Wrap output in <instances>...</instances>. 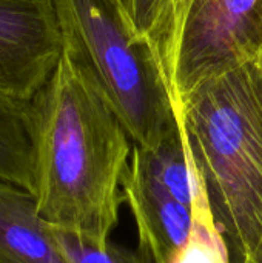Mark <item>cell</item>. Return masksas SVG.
<instances>
[{
  "label": "cell",
  "mask_w": 262,
  "mask_h": 263,
  "mask_svg": "<svg viewBox=\"0 0 262 263\" xmlns=\"http://www.w3.org/2000/svg\"><path fill=\"white\" fill-rule=\"evenodd\" d=\"M120 2L136 32L150 39L158 48L165 28L171 0H120Z\"/></svg>",
  "instance_id": "30bf717a"
},
{
  "label": "cell",
  "mask_w": 262,
  "mask_h": 263,
  "mask_svg": "<svg viewBox=\"0 0 262 263\" xmlns=\"http://www.w3.org/2000/svg\"><path fill=\"white\" fill-rule=\"evenodd\" d=\"M63 52L91 80L134 145L154 148L176 125L156 45L136 32L120 0H53Z\"/></svg>",
  "instance_id": "3957f363"
},
{
  "label": "cell",
  "mask_w": 262,
  "mask_h": 263,
  "mask_svg": "<svg viewBox=\"0 0 262 263\" xmlns=\"http://www.w3.org/2000/svg\"><path fill=\"white\" fill-rule=\"evenodd\" d=\"M63 54L53 0H0V94L34 100Z\"/></svg>",
  "instance_id": "8992f818"
},
{
  "label": "cell",
  "mask_w": 262,
  "mask_h": 263,
  "mask_svg": "<svg viewBox=\"0 0 262 263\" xmlns=\"http://www.w3.org/2000/svg\"><path fill=\"white\" fill-rule=\"evenodd\" d=\"M158 51L178 105L202 82L262 59V0H171Z\"/></svg>",
  "instance_id": "5b68a950"
},
{
  "label": "cell",
  "mask_w": 262,
  "mask_h": 263,
  "mask_svg": "<svg viewBox=\"0 0 262 263\" xmlns=\"http://www.w3.org/2000/svg\"><path fill=\"white\" fill-rule=\"evenodd\" d=\"M56 236L66 263H151L141 250L133 251L111 240L99 243L59 228H56Z\"/></svg>",
  "instance_id": "9c48e42d"
},
{
  "label": "cell",
  "mask_w": 262,
  "mask_h": 263,
  "mask_svg": "<svg viewBox=\"0 0 262 263\" xmlns=\"http://www.w3.org/2000/svg\"><path fill=\"white\" fill-rule=\"evenodd\" d=\"M176 106L233 263H262V59L198 85Z\"/></svg>",
  "instance_id": "7a4b0ae2"
},
{
  "label": "cell",
  "mask_w": 262,
  "mask_h": 263,
  "mask_svg": "<svg viewBox=\"0 0 262 263\" xmlns=\"http://www.w3.org/2000/svg\"><path fill=\"white\" fill-rule=\"evenodd\" d=\"M32 194L49 225L107 243L119 223L133 145L82 69L63 52L36 97Z\"/></svg>",
  "instance_id": "6da1fadb"
},
{
  "label": "cell",
  "mask_w": 262,
  "mask_h": 263,
  "mask_svg": "<svg viewBox=\"0 0 262 263\" xmlns=\"http://www.w3.org/2000/svg\"><path fill=\"white\" fill-rule=\"evenodd\" d=\"M37 108L0 94V179L32 193Z\"/></svg>",
  "instance_id": "ba28073f"
},
{
  "label": "cell",
  "mask_w": 262,
  "mask_h": 263,
  "mask_svg": "<svg viewBox=\"0 0 262 263\" xmlns=\"http://www.w3.org/2000/svg\"><path fill=\"white\" fill-rule=\"evenodd\" d=\"M122 193L151 263H171L199 231L218 225L179 117L158 146L133 143Z\"/></svg>",
  "instance_id": "277c9868"
},
{
  "label": "cell",
  "mask_w": 262,
  "mask_h": 263,
  "mask_svg": "<svg viewBox=\"0 0 262 263\" xmlns=\"http://www.w3.org/2000/svg\"><path fill=\"white\" fill-rule=\"evenodd\" d=\"M0 263H66L56 228L39 216L34 194L2 179Z\"/></svg>",
  "instance_id": "52a82bcc"
}]
</instances>
